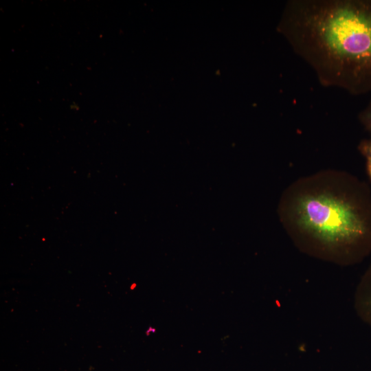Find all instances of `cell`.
I'll return each mask as SVG.
<instances>
[{"label": "cell", "mask_w": 371, "mask_h": 371, "mask_svg": "<svg viewBox=\"0 0 371 371\" xmlns=\"http://www.w3.org/2000/svg\"><path fill=\"white\" fill-rule=\"evenodd\" d=\"M343 170H322L284 190L279 214L295 247L339 266L363 262L371 253V191Z\"/></svg>", "instance_id": "cell-1"}, {"label": "cell", "mask_w": 371, "mask_h": 371, "mask_svg": "<svg viewBox=\"0 0 371 371\" xmlns=\"http://www.w3.org/2000/svg\"><path fill=\"white\" fill-rule=\"evenodd\" d=\"M277 31L322 86L371 91V0H289Z\"/></svg>", "instance_id": "cell-2"}, {"label": "cell", "mask_w": 371, "mask_h": 371, "mask_svg": "<svg viewBox=\"0 0 371 371\" xmlns=\"http://www.w3.org/2000/svg\"><path fill=\"white\" fill-rule=\"evenodd\" d=\"M354 308L359 318L371 328V265L357 285Z\"/></svg>", "instance_id": "cell-3"}, {"label": "cell", "mask_w": 371, "mask_h": 371, "mask_svg": "<svg viewBox=\"0 0 371 371\" xmlns=\"http://www.w3.org/2000/svg\"><path fill=\"white\" fill-rule=\"evenodd\" d=\"M358 119L365 130L369 133L370 137H371V102L359 113Z\"/></svg>", "instance_id": "cell-4"}, {"label": "cell", "mask_w": 371, "mask_h": 371, "mask_svg": "<svg viewBox=\"0 0 371 371\" xmlns=\"http://www.w3.org/2000/svg\"><path fill=\"white\" fill-rule=\"evenodd\" d=\"M357 149L361 154L371 153V137L361 140L358 144Z\"/></svg>", "instance_id": "cell-5"}, {"label": "cell", "mask_w": 371, "mask_h": 371, "mask_svg": "<svg viewBox=\"0 0 371 371\" xmlns=\"http://www.w3.org/2000/svg\"><path fill=\"white\" fill-rule=\"evenodd\" d=\"M366 159V170L371 181V153H364L361 154Z\"/></svg>", "instance_id": "cell-6"}]
</instances>
